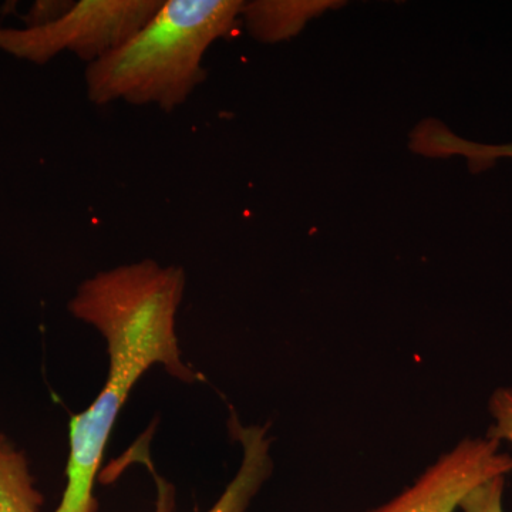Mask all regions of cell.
Returning <instances> with one entry per match:
<instances>
[{
	"label": "cell",
	"mask_w": 512,
	"mask_h": 512,
	"mask_svg": "<svg viewBox=\"0 0 512 512\" xmlns=\"http://www.w3.org/2000/svg\"><path fill=\"white\" fill-rule=\"evenodd\" d=\"M164 0H80L47 25L0 28V52L37 66L62 53L87 64L127 42L153 18Z\"/></svg>",
	"instance_id": "3"
},
{
	"label": "cell",
	"mask_w": 512,
	"mask_h": 512,
	"mask_svg": "<svg viewBox=\"0 0 512 512\" xmlns=\"http://www.w3.org/2000/svg\"><path fill=\"white\" fill-rule=\"evenodd\" d=\"M488 412L493 417V424L485 436L508 443L512 447V387H498L490 396Z\"/></svg>",
	"instance_id": "10"
},
{
	"label": "cell",
	"mask_w": 512,
	"mask_h": 512,
	"mask_svg": "<svg viewBox=\"0 0 512 512\" xmlns=\"http://www.w3.org/2000/svg\"><path fill=\"white\" fill-rule=\"evenodd\" d=\"M43 501L28 457L0 431V512H39Z\"/></svg>",
	"instance_id": "8"
},
{
	"label": "cell",
	"mask_w": 512,
	"mask_h": 512,
	"mask_svg": "<svg viewBox=\"0 0 512 512\" xmlns=\"http://www.w3.org/2000/svg\"><path fill=\"white\" fill-rule=\"evenodd\" d=\"M329 5L330 2H288V0L244 2L241 19L256 40L275 43L295 36L309 19L329 8Z\"/></svg>",
	"instance_id": "7"
},
{
	"label": "cell",
	"mask_w": 512,
	"mask_h": 512,
	"mask_svg": "<svg viewBox=\"0 0 512 512\" xmlns=\"http://www.w3.org/2000/svg\"><path fill=\"white\" fill-rule=\"evenodd\" d=\"M410 148L424 157H466L468 167L473 173H481L493 167L498 158H512V144L487 146L473 143L456 136L437 120L423 121L414 128L410 136Z\"/></svg>",
	"instance_id": "6"
},
{
	"label": "cell",
	"mask_w": 512,
	"mask_h": 512,
	"mask_svg": "<svg viewBox=\"0 0 512 512\" xmlns=\"http://www.w3.org/2000/svg\"><path fill=\"white\" fill-rule=\"evenodd\" d=\"M231 431L244 448V458L234 480L208 512H247L274 468L269 456L271 440L266 437L265 427H244L234 417ZM171 501L170 488L160 487L156 512H171Z\"/></svg>",
	"instance_id": "5"
},
{
	"label": "cell",
	"mask_w": 512,
	"mask_h": 512,
	"mask_svg": "<svg viewBox=\"0 0 512 512\" xmlns=\"http://www.w3.org/2000/svg\"><path fill=\"white\" fill-rule=\"evenodd\" d=\"M512 473V456L500 441L468 437L441 454L402 493L369 512H456L477 485Z\"/></svg>",
	"instance_id": "4"
},
{
	"label": "cell",
	"mask_w": 512,
	"mask_h": 512,
	"mask_svg": "<svg viewBox=\"0 0 512 512\" xmlns=\"http://www.w3.org/2000/svg\"><path fill=\"white\" fill-rule=\"evenodd\" d=\"M185 272L143 259L100 271L70 299L74 318L101 333L109 352V376L89 409L70 420L66 488L55 512H96L94 481L111 430L131 390L154 365L192 383L201 379L180 355L175 316L183 301Z\"/></svg>",
	"instance_id": "1"
},
{
	"label": "cell",
	"mask_w": 512,
	"mask_h": 512,
	"mask_svg": "<svg viewBox=\"0 0 512 512\" xmlns=\"http://www.w3.org/2000/svg\"><path fill=\"white\" fill-rule=\"evenodd\" d=\"M505 478L497 476L484 481L461 501V512H504Z\"/></svg>",
	"instance_id": "9"
},
{
	"label": "cell",
	"mask_w": 512,
	"mask_h": 512,
	"mask_svg": "<svg viewBox=\"0 0 512 512\" xmlns=\"http://www.w3.org/2000/svg\"><path fill=\"white\" fill-rule=\"evenodd\" d=\"M242 8L241 0H164L127 42L87 64V97L97 106L126 101L171 113L204 82L205 53L234 32Z\"/></svg>",
	"instance_id": "2"
},
{
	"label": "cell",
	"mask_w": 512,
	"mask_h": 512,
	"mask_svg": "<svg viewBox=\"0 0 512 512\" xmlns=\"http://www.w3.org/2000/svg\"><path fill=\"white\" fill-rule=\"evenodd\" d=\"M72 0H39L33 3L32 8L29 9L28 15L23 16L22 20L25 23V28H36V26L47 25L53 22L60 16L64 15L70 8H72Z\"/></svg>",
	"instance_id": "11"
}]
</instances>
